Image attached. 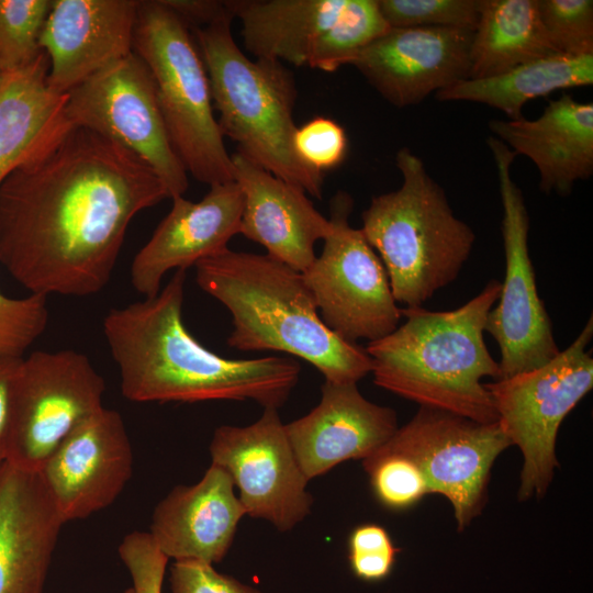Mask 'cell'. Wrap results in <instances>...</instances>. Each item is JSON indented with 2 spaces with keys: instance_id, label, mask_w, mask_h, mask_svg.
<instances>
[{
  "instance_id": "cell-26",
  "label": "cell",
  "mask_w": 593,
  "mask_h": 593,
  "mask_svg": "<svg viewBox=\"0 0 593 593\" xmlns=\"http://www.w3.org/2000/svg\"><path fill=\"white\" fill-rule=\"evenodd\" d=\"M556 54L540 22L538 0H480L468 79L499 76Z\"/></svg>"
},
{
  "instance_id": "cell-9",
  "label": "cell",
  "mask_w": 593,
  "mask_h": 593,
  "mask_svg": "<svg viewBox=\"0 0 593 593\" xmlns=\"http://www.w3.org/2000/svg\"><path fill=\"white\" fill-rule=\"evenodd\" d=\"M353 198L338 191L331 200V230L322 251L302 273L323 323L348 343L378 340L398 326L402 309L387 270L361 228L349 224Z\"/></svg>"
},
{
  "instance_id": "cell-4",
  "label": "cell",
  "mask_w": 593,
  "mask_h": 593,
  "mask_svg": "<svg viewBox=\"0 0 593 593\" xmlns=\"http://www.w3.org/2000/svg\"><path fill=\"white\" fill-rule=\"evenodd\" d=\"M500 291L501 282L491 279L458 309H402L405 322L365 348L372 359L373 383L419 406L479 423L497 422L482 380L500 378L499 361L483 337Z\"/></svg>"
},
{
  "instance_id": "cell-11",
  "label": "cell",
  "mask_w": 593,
  "mask_h": 593,
  "mask_svg": "<svg viewBox=\"0 0 593 593\" xmlns=\"http://www.w3.org/2000/svg\"><path fill=\"white\" fill-rule=\"evenodd\" d=\"M65 114L72 126L91 130L142 159L170 199L187 191L188 172L171 144L153 76L134 52L67 92Z\"/></svg>"
},
{
  "instance_id": "cell-35",
  "label": "cell",
  "mask_w": 593,
  "mask_h": 593,
  "mask_svg": "<svg viewBox=\"0 0 593 593\" xmlns=\"http://www.w3.org/2000/svg\"><path fill=\"white\" fill-rule=\"evenodd\" d=\"M293 147L307 167L324 174L338 167L347 155L345 130L328 118H314L296 127Z\"/></svg>"
},
{
  "instance_id": "cell-41",
  "label": "cell",
  "mask_w": 593,
  "mask_h": 593,
  "mask_svg": "<svg viewBox=\"0 0 593 593\" xmlns=\"http://www.w3.org/2000/svg\"><path fill=\"white\" fill-rule=\"evenodd\" d=\"M0 77H1V75H0Z\"/></svg>"
},
{
  "instance_id": "cell-16",
  "label": "cell",
  "mask_w": 593,
  "mask_h": 593,
  "mask_svg": "<svg viewBox=\"0 0 593 593\" xmlns=\"http://www.w3.org/2000/svg\"><path fill=\"white\" fill-rule=\"evenodd\" d=\"M473 32L390 27L350 65L392 105H414L432 92L469 78Z\"/></svg>"
},
{
  "instance_id": "cell-5",
  "label": "cell",
  "mask_w": 593,
  "mask_h": 593,
  "mask_svg": "<svg viewBox=\"0 0 593 593\" xmlns=\"http://www.w3.org/2000/svg\"><path fill=\"white\" fill-rule=\"evenodd\" d=\"M232 12L190 30L202 57L223 136L237 153L315 199L324 174L307 167L293 147L294 76L276 60L250 59L233 38Z\"/></svg>"
},
{
  "instance_id": "cell-3",
  "label": "cell",
  "mask_w": 593,
  "mask_h": 593,
  "mask_svg": "<svg viewBox=\"0 0 593 593\" xmlns=\"http://www.w3.org/2000/svg\"><path fill=\"white\" fill-rule=\"evenodd\" d=\"M194 268L198 286L232 316L227 345L233 349L289 354L333 383H357L371 373L366 349L323 323L301 272L267 254L230 248Z\"/></svg>"
},
{
  "instance_id": "cell-29",
  "label": "cell",
  "mask_w": 593,
  "mask_h": 593,
  "mask_svg": "<svg viewBox=\"0 0 593 593\" xmlns=\"http://www.w3.org/2000/svg\"><path fill=\"white\" fill-rule=\"evenodd\" d=\"M362 466L374 499L385 510L406 511L430 493L422 469L384 445L365 458Z\"/></svg>"
},
{
  "instance_id": "cell-19",
  "label": "cell",
  "mask_w": 593,
  "mask_h": 593,
  "mask_svg": "<svg viewBox=\"0 0 593 593\" xmlns=\"http://www.w3.org/2000/svg\"><path fill=\"white\" fill-rule=\"evenodd\" d=\"M318 404L284 424L301 470L310 481L337 465L369 457L398 429L396 412L367 400L357 383L325 381Z\"/></svg>"
},
{
  "instance_id": "cell-22",
  "label": "cell",
  "mask_w": 593,
  "mask_h": 593,
  "mask_svg": "<svg viewBox=\"0 0 593 593\" xmlns=\"http://www.w3.org/2000/svg\"><path fill=\"white\" fill-rule=\"evenodd\" d=\"M234 482L222 467L211 463L193 485H178L154 510L150 532L168 558L221 562L246 515Z\"/></svg>"
},
{
  "instance_id": "cell-18",
  "label": "cell",
  "mask_w": 593,
  "mask_h": 593,
  "mask_svg": "<svg viewBox=\"0 0 593 593\" xmlns=\"http://www.w3.org/2000/svg\"><path fill=\"white\" fill-rule=\"evenodd\" d=\"M138 1L53 0L40 37L48 83L66 94L133 52Z\"/></svg>"
},
{
  "instance_id": "cell-28",
  "label": "cell",
  "mask_w": 593,
  "mask_h": 593,
  "mask_svg": "<svg viewBox=\"0 0 593 593\" xmlns=\"http://www.w3.org/2000/svg\"><path fill=\"white\" fill-rule=\"evenodd\" d=\"M378 0H347L336 20L317 37L307 66L326 72L336 71L369 44L388 32Z\"/></svg>"
},
{
  "instance_id": "cell-34",
  "label": "cell",
  "mask_w": 593,
  "mask_h": 593,
  "mask_svg": "<svg viewBox=\"0 0 593 593\" xmlns=\"http://www.w3.org/2000/svg\"><path fill=\"white\" fill-rule=\"evenodd\" d=\"M347 548L353 574L365 582L387 579L400 552L388 530L373 523L356 526L348 536Z\"/></svg>"
},
{
  "instance_id": "cell-8",
  "label": "cell",
  "mask_w": 593,
  "mask_h": 593,
  "mask_svg": "<svg viewBox=\"0 0 593 593\" xmlns=\"http://www.w3.org/2000/svg\"><path fill=\"white\" fill-rule=\"evenodd\" d=\"M593 318L547 363L515 376L484 383L497 422L523 456L518 501L541 499L559 461L556 441L567 415L593 388Z\"/></svg>"
},
{
  "instance_id": "cell-17",
  "label": "cell",
  "mask_w": 593,
  "mask_h": 593,
  "mask_svg": "<svg viewBox=\"0 0 593 593\" xmlns=\"http://www.w3.org/2000/svg\"><path fill=\"white\" fill-rule=\"evenodd\" d=\"M209 192L192 202L172 198L168 214L135 255L131 266L133 288L145 298L160 291L164 276L172 269L194 266L227 249L239 234L244 198L235 181L209 186Z\"/></svg>"
},
{
  "instance_id": "cell-25",
  "label": "cell",
  "mask_w": 593,
  "mask_h": 593,
  "mask_svg": "<svg viewBox=\"0 0 593 593\" xmlns=\"http://www.w3.org/2000/svg\"><path fill=\"white\" fill-rule=\"evenodd\" d=\"M347 0H230L246 51L256 59L307 65L317 37Z\"/></svg>"
},
{
  "instance_id": "cell-40",
  "label": "cell",
  "mask_w": 593,
  "mask_h": 593,
  "mask_svg": "<svg viewBox=\"0 0 593 593\" xmlns=\"http://www.w3.org/2000/svg\"><path fill=\"white\" fill-rule=\"evenodd\" d=\"M123 593H134L133 588L126 589Z\"/></svg>"
},
{
  "instance_id": "cell-14",
  "label": "cell",
  "mask_w": 593,
  "mask_h": 593,
  "mask_svg": "<svg viewBox=\"0 0 593 593\" xmlns=\"http://www.w3.org/2000/svg\"><path fill=\"white\" fill-rule=\"evenodd\" d=\"M212 463L225 469L239 491L246 515L288 532L311 512L313 497L288 439L278 409H264L248 426L214 430Z\"/></svg>"
},
{
  "instance_id": "cell-36",
  "label": "cell",
  "mask_w": 593,
  "mask_h": 593,
  "mask_svg": "<svg viewBox=\"0 0 593 593\" xmlns=\"http://www.w3.org/2000/svg\"><path fill=\"white\" fill-rule=\"evenodd\" d=\"M119 556L128 570L134 593H161L169 558L149 533L133 532L119 546Z\"/></svg>"
},
{
  "instance_id": "cell-33",
  "label": "cell",
  "mask_w": 593,
  "mask_h": 593,
  "mask_svg": "<svg viewBox=\"0 0 593 593\" xmlns=\"http://www.w3.org/2000/svg\"><path fill=\"white\" fill-rule=\"evenodd\" d=\"M47 296L10 298L0 291V357L22 358L48 323Z\"/></svg>"
},
{
  "instance_id": "cell-39",
  "label": "cell",
  "mask_w": 593,
  "mask_h": 593,
  "mask_svg": "<svg viewBox=\"0 0 593 593\" xmlns=\"http://www.w3.org/2000/svg\"><path fill=\"white\" fill-rule=\"evenodd\" d=\"M190 30L209 25L230 12L227 1L163 0Z\"/></svg>"
},
{
  "instance_id": "cell-27",
  "label": "cell",
  "mask_w": 593,
  "mask_h": 593,
  "mask_svg": "<svg viewBox=\"0 0 593 593\" xmlns=\"http://www.w3.org/2000/svg\"><path fill=\"white\" fill-rule=\"evenodd\" d=\"M593 83V55H551L523 64L502 75L465 79L438 92L439 101L484 103L504 112L510 120L523 118L522 109L532 99L555 90Z\"/></svg>"
},
{
  "instance_id": "cell-1",
  "label": "cell",
  "mask_w": 593,
  "mask_h": 593,
  "mask_svg": "<svg viewBox=\"0 0 593 593\" xmlns=\"http://www.w3.org/2000/svg\"><path fill=\"white\" fill-rule=\"evenodd\" d=\"M167 198L133 153L71 126L0 186V264L32 294H96L131 221Z\"/></svg>"
},
{
  "instance_id": "cell-15",
  "label": "cell",
  "mask_w": 593,
  "mask_h": 593,
  "mask_svg": "<svg viewBox=\"0 0 593 593\" xmlns=\"http://www.w3.org/2000/svg\"><path fill=\"white\" fill-rule=\"evenodd\" d=\"M132 469V447L122 416L102 406L63 440L40 472L68 522L112 504Z\"/></svg>"
},
{
  "instance_id": "cell-12",
  "label": "cell",
  "mask_w": 593,
  "mask_h": 593,
  "mask_svg": "<svg viewBox=\"0 0 593 593\" xmlns=\"http://www.w3.org/2000/svg\"><path fill=\"white\" fill-rule=\"evenodd\" d=\"M105 383L78 351H33L20 361L5 461L40 471L63 440L101 409Z\"/></svg>"
},
{
  "instance_id": "cell-2",
  "label": "cell",
  "mask_w": 593,
  "mask_h": 593,
  "mask_svg": "<svg viewBox=\"0 0 593 593\" xmlns=\"http://www.w3.org/2000/svg\"><path fill=\"white\" fill-rule=\"evenodd\" d=\"M186 270L153 298L111 309L103 333L134 402L254 401L279 409L300 377L291 357L230 359L201 345L182 320Z\"/></svg>"
},
{
  "instance_id": "cell-13",
  "label": "cell",
  "mask_w": 593,
  "mask_h": 593,
  "mask_svg": "<svg viewBox=\"0 0 593 593\" xmlns=\"http://www.w3.org/2000/svg\"><path fill=\"white\" fill-rule=\"evenodd\" d=\"M383 445L422 469L429 492L451 504L459 532L483 512L492 467L512 447L499 422L479 423L425 406Z\"/></svg>"
},
{
  "instance_id": "cell-24",
  "label": "cell",
  "mask_w": 593,
  "mask_h": 593,
  "mask_svg": "<svg viewBox=\"0 0 593 593\" xmlns=\"http://www.w3.org/2000/svg\"><path fill=\"white\" fill-rule=\"evenodd\" d=\"M48 71L42 51L27 66L0 77V186L72 126L65 114L66 94L51 88Z\"/></svg>"
},
{
  "instance_id": "cell-7",
  "label": "cell",
  "mask_w": 593,
  "mask_h": 593,
  "mask_svg": "<svg viewBox=\"0 0 593 593\" xmlns=\"http://www.w3.org/2000/svg\"><path fill=\"white\" fill-rule=\"evenodd\" d=\"M133 52L153 76L171 144L187 172L209 186L234 181L202 57L188 25L163 0L138 1Z\"/></svg>"
},
{
  "instance_id": "cell-10",
  "label": "cell",
  "mask_w": 593,
  "mask_h": 593,
  "mask_svg": "<svg viewBox=\"0 0 593 593\" xmlns=\"http://www.w3.org/2000/svg\"><path fill=\"white\" fill-rule=\"evenodd\" d=\"M496 166L503 210L501 232L505 276L501 291L488 314L484 331L500 349V378L536 369L559 353L552 323L540 299L529 256V215L522 190L512 179L516 154L494 136L488 138Z\"/></svg>"
},
{
  "instance_id": "cell-31",
  "label": "cell",
  "mask_w": 593,
  "mask_h": 593,
  "mask_svg": "<svg viewBox=\"0 0 593 593\" xmlns=\"http://www.w3.org/2000/svg\"><path fill=\"white\" fill-rule=\"evenodd\" d=\"M380 11L392 29L449 27L474 31L480 0H378Z\"/></svg>"
},
{
  "instance_id": "cell-37",
  "label": "cell",
  "mask_w": 593,
  "mask_h": 593,
  "mask_svg": "<svg viewBox=\"0 0 593 593\" xmlns=\"http://www.w3.org/2000/svg\"><path fill=\"white\" fill-rule=\"evenodd\" d=\"M171 593H261L237 579L217 572L200 560L175 561L170 568Z\"/></svg>"
},
{
  "instance_id": "cell-6",
  "label": "cell",
  "mask_w": 593,
  "mask_h": 593,
  "mask_svg": "<svg viewBox=\"0 0 593 593\" xmlns=\"http://www.w3.org/2000/svg\"><path fill=\"white\" fill-rule=\"evenodd\" d=\"M395 166L401 187L371 199L361 231L387 270L396 303L418 307L458 278L475 234L410 148L399 149Z\"/></svg>"
},
{
  "instance_id": "cell-32",
  "label": "cell",
  "mask_w": 593,
  "mask_h": 593,
  "mask_svg": "<svg viewBox=\"0 0 593 593\" xmlns=\"http://www.w3.org/2000/svg\"><path fill=\"white\" fill-rule=\"evenodd\" d=\"M545 33L558 54L593 55L592 0H538Z\"/></svg>"
},
{
  "instance_id": "cell-23",
  "label": "cell",
  "mask_w": 593,
  "mask_h": 593,
  "mask_svg": "<svg viewBox=\"0 0 593 593\" xmlns=\"http://www.w3.org/2000/svg\"><path fill=\"white\" fill-rule=\"evenodd\" d=\"M489 128L538 168L539 188L564 197L593 174V103L570 94L549 101L535 120H491Z\"/></svg>"
},
{
  "instance_id": "cell-38",
  "label": "cell",
  "mask_w": 593,
  "mask_h": 593,
  "mask_svg": "<svg viewBox=\"0 0 593 593\" xmlns=\"http://www.w3.org/2000/svg\"><path fill=\"white\" fill-rule=\"evenodd\" d=\"M22 358L0 357V465L5 461L8 455L13 385Z\"/></svg>"
},
{
  "instance_id": "cell-30",
  "label": "cell",
  "mask_w": 593,
  "mask_h": 593,
  "mask_svg": "<svg viewBox=\"0 0 593 593\" xmlns=\"http://www.w3.org/2000/svg\"><path fill=\"white\" fill-rule=\"evenodd\" d=\"M52 0H0V75L31 64L43 51L40 37Z\"/></svg>"
},
{
  "instance_id": "cell-21",
  "label": "cell",
  "mask_w": 593,
  "mask_h": 593,
  "mask_svg": "<svg viewBox=\"0 0 593 593\" xmlns=\"http://www.w3.org/2000/svg\"><path fill=\"white\" fill-rule=\"evenodd\" d=\"M232 161L233 178L244 198L239 234L261 245L270 257L303 273L316 257L315 244L329 233V220L301 188L237 152Z\"/></svg>"
},
{
  "instance_id": "cell-20",
  "label": "cell",
  "mask_w": 593,
  "mask_h": 593,
  "mask_svg": "<svg viewBox=\"0 0 593 593\" xmlns=\"http://www.w3.org/2000/svg\"><path fill=\"white\" fill-rule=\"evenodd\" d=\"M64 523L40 471L0 465V593H44Z\"/></svg>"
}]
</instances>
